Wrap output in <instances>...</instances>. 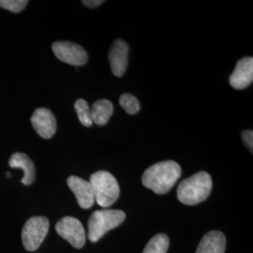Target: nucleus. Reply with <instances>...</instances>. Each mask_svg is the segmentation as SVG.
Here are the masks:
<instances>
[{"label": "nucleus", "mask_w": 253, "mask_h": 253, "mask_svg": "<svg viewBox=\"0 0 253 253\" xmlns=\"http://www.w3.org/2000/svg\"><path fill=\"white\" fill-rule=\"evenodd\" d=\"M180 165L172 161L155 163L145 170L142 182L145 188L157 194H165L181 176Z\"/></svg>", "instance_id": "obj_1"}, {"label": "nucleus", "mask_w": 253, "mask_h": 253, "mask_svg": "<svg viewBox=\"0 0 253 253\" xmlns=\"http://www.w3.org/2000/svg\"><path fill=\"white\" fill-rule=\"evenodd\" d=\"M211 190V176L202 171L181 182L177 188V198L184 205L194 206L208 199Z\"/></svg>", "instance_id": "obj_2"}, {"label": "nucleus", "mask_w": 253, "mask_h": 253, "mask_svg": "<svg viewBox=\"0 0 253 253\" xmlns=\"http://www.w3.org/2000/svg\"><path fill=\"white\" fill-rule=\"evenodd\" d=\"M89 183L92 186L97 204L102 208L114 205L119 197V185L115 176L106 171H98L91 174Z\"/></svg>", "instance_id": "obj_3"}, {"label": "nucleus", "mask_w": 253, "mask_h": 253, "mask_svg": "<svg viewBox=\"0 0 253 253\" xmlns=\"http://www.w3.org/2000/svg\"><path fill=\"white\" fill-rule=\"evenodd\" d=\"M126 218L121 210L105 209L95 211L88 220V238L91 242H97L110 230L119 226Z\"/></svg>", "instance_id": "obj_4"}, {"label": "nucleus", "mask_w": 253, "mask_h": 253, "mask_svg": "<svg viewBox=\"0 0 253 253\" xmlns=\"http://www.w3.org/2000/svg\"><path fill=\"white\" fill-rule=\"evenodd\" d=\"M49 220L45 217H30L22 230V242L28 252L37 251L49 231Z\"/></svg>", "instance_id": "obj_5"}, {"label": "nucleus", "mask_w": 253, "mask_h": 253, "mask_svg": "<svg viewBox=\"0 0 253 253\" xmlns=\"http://www.w3.org/2000/svg\"><path fill=\"white\" fill-rule=\"evenodd\" d=\"M57 234L76 249H81L85 243V232L79 219L64 217L56 223Z\"/></svg>", "instance_id": "obj_6"}, {"label": "nucleus", "mask_w": 253, "mask_h": 253, "mask_svg": "<svg viewBox=\"0 0 253 253\" xmlns=\"http://www.w3.org/2000/svg\"><path fill=\"white\" fill-rule=\"evenodd\" d=\"M55 56L62 62L73 66H84L87 63L88 54L81 45L72 42H56L52 45Z\"/></svg>", "instance_id": "obj_7"}, {"label": "nucleus", "mask_w": 253, "mask_h": 253, "mask_svg": "<svg viewBox=\"0 0 253 253\" xmlns=\"http://www.w3.org/2000/svg\"><path fill=\"white\" fill-rule=\"evenodd\" d=\"M30 121L37 133L43 139H50L55 133L56 120L49 109H37Z\"/></svg>", "instance_id": "obj_8"}, {"label": "nucleus", "mask_w": 253, "mask_h": 253, "mask_svg": "<svg viewBox=\"0 0 253 253\" xmlns=\"http://www.w3.org/2000/svg\"><path fill=\"white\" fill-rule=\"evenodd\" d=\"M253 81V58L252 56H247L240 59L233 73L229 78L231 86L235 89H244Z\"/></svg>", "instance_id": "obj_9"}, {"label": "nucleus", "mask_w": 253, "mask_h": 253, "mask_svg": "<svg viewBox=\"0 0 253 253\" xmlns=\"http://www.w3.org/2000/svg\"><path fill=\"white\" fill-rule=\"evenodd\" d=\"M67 184L74 193L80 208L84 209L92 208L95 197L92 186L88 181L76 175H72L68 178Z\"/></svg>", "instance_id": "obj_10"}, {"label": "nucleus", "mask_w": 253, "mask_h": 253, "mask_svg": "<svg viewBox=\"0 0 253 253\" xmlns=\"http://www.w3.org/2000/svg\"><path fill=\"white\" fill-rule=\"evenodd\" d=\"M128 60V46L122 40H117L109 52L111 70L117 77H122L126 71Z\"/></svg>", "instance_id": "obj_11"}, {"label": "nucleus", "mask_w": 253, "mask_h": 253, "mask_svg": "<svg viewBox=\"0 0 253 253\" xmlns=\"http://www.w3.org/2000/svg\"><path fill=\"white\" fill-rule=\"evenodd\" d=\"M226 248V238L219 231H211L204 235L196 253H224Z\"/></svg>", "instance_id": "obj_12"}, {"label": "nucleus", "mask_w": 253, "mask_h": 253, "mask_svg": "<svg viewBox=\"0 0 253 253\" xmlns=\"http://www.w3.org/2000/svg\"><path fill=\"white\" fill-rule=\"evenodd\" d=\"M9 165L11 168L21 169L24 172L22 183L31 185L36 178V168L30 158L24 153H14L9 159Z\"/></svg>", "instance_id": "obj_13"}, {"label": "nucleus", "mask_w": 253, "mask_h": 253, "mask_svg": "<svg viewBox=\"0 0 253 253\" xmlns=\"http://www.w3.org/2000/svg\"><path fill=\"white\" fill-rule=\"evenodd\" d=\"M114 112L113 103L108 100H97L94 102L90 109L91 118L93 123L104 126L107 124Z\"/></svg>", "instance_id": "obj_14"}, {"label": "nucleus", "mask_w": 253, "mask_h": 253, "mask_svg": "<svg viewBox=\"0 0 253 253\" xmlns=\"http://www.w3.org/2000/svg\"><path fill=\"white\" fill-rule=\"evenodd\" d=\"M169 248V238L164 234L153 236L145 246L143 253H167Z\"/></svg>", "instance_id": "obj_15"}, {"label": "nucleus", "mask_w": 253, "mask_h": 253, "mask_svg": "<svg viewBox=\"0 0 253 253\" xmlns=\"http://www.w3.org/2000/svg\"><path fill=\"white\" fill-rule=\"evenodd\" d=\"M74 109L77 113L78 118L82 124L84 126H90L93 124L91 118L90 108L86 100L79 99L74 103Z\"/></svg>", "instance_id": "obj_16"}, {"label": "nucleus", "mask_w": 253, "mask_h": 253, "mask_svg": "<svg viewBox=\"0 0 253 253\" xmlns=\"http://www.w3.org/2000/svg\"><path fill=\"white\" fill-rule=\"evenodd\" d=\"M119 104L128 115H135L140 111V102L133 95L125 93L119 98Z\"/></svg>", "instance_id": "obj_17"}, {"label": "nucleus", "mask_w": 253, "mask_h": 253, "mask_svg": "<svg viewBox=\"0 0 253 253\" xmlns=\"http://www.w3.org/2000/svg\"><path fill=\"white\" fill-rule=\"evenodd\" d=\"M27 0H0V8L8 9L11 12L18 13L27 7Z\"/></svg>", "instance_id": "obj_18"}, {"label": "nucleus", "mask_w": 253, "mask_h": 253, "mask_svg": "<svg viewBox=\"0 0 253 253\" xmlns=\"http://www.w3.org/2000/svg\"><path fill=\"white\" fill-rule=\"evenodd\" d=\"M242 141L244 143L245 145L248 147V149L253 153V132L252 129H248L245 130L241 134Z\"/></svg>", "instance_id": "obj_19"}, {"label": "nucleus", "mask_w": 253, "mask_h": 253, "mask_svg": "<svg viewBox=\"0 0 253 253\" xmlns=\"http://www.w3.org/2000/svg\"><path fill=\"white\" fill-rule=\"evenodd\" d=\"M102 3H104V1H102V0H85V1H83V4L86 7H89V8H96V7L101 5Z\"/></svg>", "instance_id": "obj_20"}]
</instances>
